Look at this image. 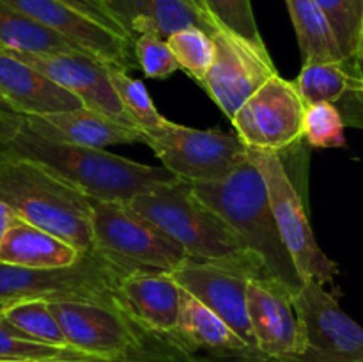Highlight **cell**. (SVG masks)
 <instances>
[{"instance_id": "d590c367", "label": "cell", "mask_w": 363, "mask_h": 362, "mask_svg": "<svg viewBox=\"0 0 363 362\" xmlns=\"http://www.w3.org/2000/svg\"><path fill=\"white\" fill-rule=\"evenodd\" d=\"M21 124V116L16 112H0V148L16 133Z\"/></svg>"}, {"instance_id": "277c9868", "label": "cell", "mask_w": 363, "mask_h": 362, "mask_svg": "<svg viewBox=\"0 0 363 362\" xmlns=\"http://www.w3.org/2000/svg\"><path fill=\"white\" fill-rule=\"evenodd\" d=\"M131 206L165 231L188 259L227 263L247 256L248 248L236 231L197 197L194 185L172 180L130 199Z\"/></svg>"}, {"instance_id": "7c38bea8", "label": "cell", "mask_w": 363, "mask_h": 362, "mask_svg": "<svg viewBox=\"0 0 363 362\" xmlns=\"http://www.w3.org/2000/svg\"><path fill=\"white\" fill-rule=\"evenodd\" d=\"M305 109L294 80L279 73L243 103L230 123L248 149L282 153L303 141Z\"/></svg>"}, {"instance_id": "e0dca14e", "label": "cell", "mask_w": 363, "mask_h": 362, "mask_svg": "<svg viewBox=\"0 0 363 362\" xmlns=\"http://www.w3.org/2000/svg\"><path fill=\"white\" fill-rule=\"evenodd\" d=\"M181 295L183 290L169 272H133L117 283L113 305L144 330L174 334Z\"/></svg>"}, {"instance_id": "ee69618b", "label": "cell", "mask_w": 363, "mask_h": 362, "mask_svg": "<svg viewBox=\"0 0 363 362\" xmlns=\"http://www.w3.org/2000/svg\"><path fill=\"white\" fill-rule=\"evenodd\" d=\"M28 362H30V361H28Z\"/></svg>"}, {"instance_id": "f1b7e54d", "label": "cell", "mask_w": 363, "mask_h": 362, "mask_svg": "<svg viewBox=\"0 0 363 362\" xmlns=\"http://www.w3.org/2000/svg\"><path fill=\"white\" fill-rule=\"evenodd\" d=\"M46 358H91L73 348L38 343L0 318V362H28Z\"/></svg>"}, {"instance_id": "9a60e30c", "label": "cell", "mask_w": 363, "mask_h": 362, "mask_svg": "<svg viewBox=\"0 0 363 362\" xmlns=\"http://www.w3.org/2000/svg\"><path fill=\"white\" fill-rule=\"evenodd\" d=\"M23 16L59 32L103 62L130 71L137 66L133 41L85 16L62 0H0Z\"/></svg>"}, {"instance_id": "f35d334b", "label": "cell", "mask_w": 363, "mask_h": 362, "mask_svg": "<svg viewBox=\"0 0 363 362\" xmlns=\"http://www.w3.org/2000/svg\"><path fill=\"white\" fill-rule=\"evenodd\" d=\"M188 2H190V4H191V6H194V7H195V9H197V11H199V13H202V14H204V16H206V18H209V20H211V21H213V18H211V16H209L208 9H206V6H204V0H188Z\"/></svg>"}, {"instance_id": "484cf974", "label": "cell", "mask_w": 363, "mask_h": 362, "mask_svg": "<svg viewBox=\"0 0 363 362\" xmlns=\"http://www.w3.org/2000/svg\"><path fill=\"white\" fill-rule=\"evenodd\" d=\"M0 318L6 319L9 325L30 337L32 341L52 344V346L71 348L48 300L34 298V300H20L14 304L2 305Z\"/></svg>"}, {"instance_id": "d4e9b609", "label": "cell", "mask_w": 363, "mask_h": 362, "mask_svg": "<svg viewBox=\"0 0 363 362\" xmlns=\"http://www.w3.org/2000/svg\"><path fill=\"white\" fill-rule=\"evenodd\" d=\"M0 48L9 52L52 53V52H85L71 39L59 32L23 16L18 11L0 2ZM92 55V53H91Z\"/></svg>"}, {"instance_id": "3957f363", "label": "cell", "mask_w": 363, "mask_h": 362, "mask_svg": "<svg viewBox=\"0 0 363 362\" xmlns=\"http://www.w3.org/2000/svg\"><path fill=\"white\" fill-rule=\"evenodd\" d=\"M194 190L234 231L245 247L261 258L273 279L298 293L305 280L280 236L264 177L254 162L245 160L229 177L194 185Z\"/></svg>"}, {"instance_id": "5bb4252c", "label": "cell", "mask_w": 363, "mask_h": 362, "mask_svg": "<svg viewBox=\"0 0 363 362\" xmlns=\"http://www.w3.org/2000/svg\"><path fill=\"white\" fill-rule=\"evenodd\" d=\"M11 53L48 77L57 85L66 89L67 92L77 96L87 109L98 110L113 119L133 124L110 80L108 64L103 62L98 57L85 52Z\"/></svg>"}, {"instance_id": "603a6c76", "label": "cell", "mask_w": 363, "mask_h": 362, "mask_svg": "<svg viewBox=\"0 0 363 362\" xmlns=\"http://www.w3.org/2000/svg\"><path fill=\"white\" fill-rule=\"evenodd\" d=\"M174 336L191 353L225 355L250 348L215 311L184 290Z\"/></svg>"}, {"instance_id": "8d00e7d4", "label": "cell", "mask_w": 363, "mask_h": 362, "mask_svg": "<svg viewBox=\"0 0 363 362\" xmlns=\"http://www.w3.org/2000/svg\"><path fill=\"white\" fill-rule=\"evenodd\" d=\"M16 220H20V216L16 215L13 208L9 204H6L4 201H0V240L6 234V231L13 226Z\"/></svg>"}, {"instance_id": "4316f807", "label": "cell", "mask_w": 363, "mask_h": 362, "mask_svg": "<svg viewBox=\"0 0 363 362\" xmlns=\"http://www.w3.org/2000/svg\"><path fill=\"white\" fill-rule=\"evenodd\" d=\"M108 75L124 110L135 126L140 128L142 131H151L169 121L158 112L144 82L130 77L126 70L113 64H108Z\"/></svg>"}, {"instance_id": "1f68e13d", "label": "cell", "mask_w": 363, "mask_h": 362, "mask_svg": "<svg viewBox=\"0 0 363 362\" xmlns=\"http://www.w3.org/2000/svg\"><path fill=\"white\" fill-rule=\"evenodd\" d=\"M204 6L218 27L229 28L254 45L266 46L259 32L252 0H204Z\"/></svg>"}, {"instance_id": "b9f144b4", "label": "cell", "mask_w": 363, "mask_h": 362, "mask_svg": "<svg viewBox=\"0 0 363 362\" xmlns=\"http://www.w3.org/2000/svg\"><path fill=\"white\" fill-rule=\"evenodd\" d=\"M363 57V31H362V39H360V48H358V59Z\"/></svg>"}, {"instance_id": "44dd1931", "label": "cell", "mask_w": 363, "mask_h": 362, "mask_svg": "<svg viewBox=\"0 0 363 362\" xmlns=\"http://www.w3.org/2000/svg\"><path fill=\"white\" fill-rule=\"evenodd\" d=\"M82 252L62 238L16 220L0 240V265L25 268H62L80 261Z\"/></svg>"}, {"instance_id": "7a4b0ae2", "label": "cell", "mask_w": 363, "mask_h": 362, "mask_svg": "<svg viewBox=\"0 0 363 362\" xmlns=\"http://www.w3.org/2000/svg\"><path fill=\"white\" fill-rule=\"evenodd\" d=\"M0 201L82 254L92 252V201L43 163L0 149Z\"/></svg>"}, {"instance_id": "5b68a950", "label": "cell", "mask_w": 363, "mask_h": 362, "mask_svg": "<svg viewBox=\"0 0 363 362\" xmlns=\"http://www.w3.org/2000/svg\"><path fill=\"white\" fill-rule=\"evenodd\" d=\"M92 252L119 273L174 272L186 252L130 201H92Z\"/></svg>"}, {"instance_id": "ba28073f", "label": "cell", "mask_w": 363, "mask_h": 362, "mask_svg": "<svg viewBox=\"0 0 363 362\" xmlns=\"http://www.w3.org/2000/svg\"><path fill=\"white\" fill-rule=\"evenodd\" d=\"M248 156L264 177L280 236L301 279L305 283L307 280H318L321 284L333 283L339 273V266L318 245L305 212L303 199L287 172L282 155L275 151L248 149Z\"/></svg>"}, {"instance_id": "8992f818", "label": "cell", "mask_w": 363, "mask_h": 362, "mask_svg": "<svg viewBox=\"0 0 363 362\" xmlns=\"http://www.w3.org/2000/svg\"><path fill=\"white\" fill-rule=\"evenodd\" d=\"M142 144L155 151L162 167L172 176L191 185L225 180L248 160V148L238 135L197 130L172 121L156 130L142 131Z\"/></svg>"}, {"instance_id": "836d02e7", "label": "cell", "mask_w": 363, "mask_h": 362, "mask_svg": "<svg viewBox=\"0 0 363 362\" xmlns=\"http://www.w3.org/2000/svg\"><path fill=\"white\" fill-rule=\"evenodd\" d=\"M62 2L71 6L73 9L80 11L85 16L92 18V20L98 21V23L105 25L106 28L117 32V34L123 35V38H128L133 41V38H131L128 28L123 25V21L117 18V14L113 13L103 0H62Z\"/></svg>"}, {"instance_id": "60d3db41", "label": "cell", "mask_w": 363, "mask_h": 362, "mask_svg": "<svg viewBox=\"0 0 363 362\" xmlns=\"http://www.w3.org/2000/svg\"><path fill=\"white\" fill-rule=\"evenodd\" d=\"M103 2H105V4H106V6H108V7H110V9H112V11H113V7H116V6H117V4H119V2H121V0H103Z\"/></svg>"}, {"instance_id": "d6986e66", "label": "cell", "mask_w": 363, "mask_h": 362, "mask_svg": "<svg viewBox=\"0 0 363 362\" xmlns=\"http://www.w3.org/2000/svg\"><path fill=\"white\" fill-rule=\"evenodd\" d=\"M21 119L35 133L85 148L105 149L108 146L142 142L140 128L87 106L46 116H21Z\"/></svg>"}, {"instance_id": "f546056e", "label": "cell", "mask_w": 363, "mask_h": 362, "mask_svg": "<svg viewBox=\"0 0 363 362\" xmlns=\"http://www.w3.org/2000/svg\"><path fill=\"white\" fill-rule=\"evenodd\" d=\"M328 18L344 57H358L363 31V0H315Z\"/></svg>"}, {"instance_id": "d6a6232c", "label": "cell", "mask_w": 363, "mask_h": 362, "mask_svg": "<svg viewBox=\"0 0 363 362\" xmlns=\"http://www.w3.org/2000/svg\"><path fill=\"white\" fill-rule=\"evenodd\" d=\"M133 52L138 70L147 78H169L181 70L169 43L156 32H144L133 39Z\"/></svg>"}, {"instance_id": "ac0fdd59", "label": "cell", "mask_w": 363, "mask_h": 362, "mask_svg": "<svg viewBox=\"0 0 363 362\" xmlns=\"http://www.w3.org/2000/svg\"><path fill=\"white\" fill-rule=\"evenodd\" d=\"M305 106L332 103L344 124L363 130V75L358 57L337 62L303 64L294 80Z\"/></svg>"}, {"instance_id": "e575fe53", "label": "cell", "mask_w": 363, "mask_h": 362, "mask_svg": "<svg viewBox=\"0 0 363 362\" xmlns=\"http://www.w3.org/2000/svg\"><path fill=\"white\" fill-rule=\"evenodd\" d=\"M194 362H282L279 358L268 357V355L261 353L259 350L248 348L243 351H234V353L225 355H208V357H195Z\"/></svg>"}, {"instance_id": "cb8c5ba5", "label": "cell", "mask_w": 363, "mask_h": 362, "mask_svg": "<svg viewBox=\"0 0 363 362\" xmlns=\"http://www.w3.org/2000/svg\"><path fill=\"white\" fill-rule=\"evenodd\" d=\"M303 64L337 62L346 59L315 0H286Z\"/></svg>"}, {"instance_id": "74e56055", "label": "cell", "mask_w": 363, "mask_h": 362, "mask_svg": "<svg viewBox=\"0 0 363 362\" xmlns=\"http://www.w3.org/2000/svg\"><path fill=\"white\" fill-rule=\"evenodd\" d=\"M30 362H105L96 358H46V361H30Z\"/></svg>"}, {"instance_id": "83f0119b", "label": "cell", "mask_w": 363, "mask_h": 362, "mask_svg": "<svg viewBox=\"0 0 363 362\" xmlns=\"http://www.w3.org/2000/svg\"><path fill=\"white\" fill-rule=\"evenodd\" d=\"M167 43L181 70L201 85L215 60L213 35L201 27H186L170 34Z\"/></svg>"}, {"instance_id": "52a82bcc", "label": "cell", "mask_w": 363, "mask_h": 362, "mask_svg": "<svg viewBox=\"0 0 363 362\" xmlns=\"http://www.w3.org/2000/svg\"><path fill=\"white\" fill-rule=\"evenodd\" d=\"M123 273L94 252L71 266L25 268L0 265V307L20 300L99 302L113 305V290Z\"/></svg>"}, {"instance_id": "4fadbf2b", "label": "cell", "mask_w": 363, "mask_h": 362, "mask_svg": "<svg viewBox=\"0 0 363 362\" xmlns=\"http://www.w3.org/2000/svg\"><path fill=\"white\" fill-rule=\"evenodd\" d=\"M211 35L215 41V60L201 87L227 119L233 121L243 103L279 71L266 46L254 45L223 27L216 28Z\"/></svg>"}, {"instance_id": "30bf717a", "label": "cell", "mask_w": 363, "mask_h": 362, "mask_svg": "<svg viewBox=\"0 0 363 362\" xmlns=\"http://www.w3.org/2000/svg\"><path fill=\"white\" fill-rule=\"evenodd\" d=\"M177 284L215 311L245 343L255 350L254 332L248 318L247 290L252 277H272L254 252L236 261L199 263L186 259L170 272Z\"/></svg>"}, {"instance_id": "6da1fadb", "label": "cell", "mask_w": 363, "mask_h": 362, "mask_svg": "<svg viewBox=\"0 0 363 362\" xmlns=\"http://www.w3.org/2000/svg\"><path fill=\"white\" fill-rule=\"evenodd\" d=\"M0 149L43 163L91 201H130L176 180L165 167L145 165L105 149L53 141L25 126L23 119L16 133Z\"/></svg>"}, {"instance_id": "7bdbcfd3", "label": "cell", "mask_w": 363, "mask_h": 362, "mask_svg": "<svg viewBox=\"0 0 363 362\" xmlns=\"http://www.w3.org/2000/svg\"><path fill=\"white\" fill-rule=\"evenodd\" d=\"M358 62H360V70H362V75H363V57H362V59H358Z\"/></svg>"}, {"instance_id": "7402d4cb", "label": "cell", "mask_w": 363, "mask_h": 362, "mask_svg": "<svg viewBox=\"0 0 363 362\" xmlns=\"http://www.w3.org/2000/svg\"><path fill=\"white\" fill-rule=\"evenodd\" d=\"M113 13L133 39L144 32H156L167 39L186 27H201L209 34L218 28L188 0H121Z\"/></svg>"}, {"instance_id": "2e32d148", "label": "cell", "mask_w": 363, "mask_h": 362, "mask_svg": "<svg viewBox=\"0 0 363 362\" xmlns=\"http://www.w3.org/2000/svg\"><path fill=\"white\" fill-rule=\"evenodd\" d=\"M294 297L296 293L273 277H252L247 305L255 350L273 358L300 353L301 329Z\"/></svg>"}, {"instance_id": "8fae6325", "label": "cell", "mask_w": 363, "mask_h": 362, "mask_svg": "<svg viewBox=\"0 0 363 362\" xmlns=\"http://www.w3.org/2000/svg\"><path fill=\"white\" fill-rule=\"evenodd\" d=\"M67 344L96 361L116 362L140 350L149 330L116 305L99 302H50Z\"/></svg>"}, {"instance_id": "ab89813d", "label": "cell", "mask_w": 363, "mask_h": 362, "mask_svg": "<svg viewBox=\"0 0 363 362\" xmlns=\"http://www.w3.org/2000/svg\"><path fill=\"white\" fill-rule=\"evenodd\" d=\"M0 112H13V110H11L9 106H7V103L4 102V96H2V92H0Z\"/></svg>"}, {"instance_id": "ffe728a7", "label": "cell", "mask_w": 363, "mask_h": 362, "mask_svg": "<svg viewBox=\"0 0 363 362\" xmlns=\"http://www.w3.org/2000/svg\"><path fill=\"white\" fill-rule=\"evenodd\" d=\"M0 92L7 106L20 116H46L84 106L77 96L4 48H0Z\"/></svg>"}, {"instance_id": "9c48e42d", "label": "cell", "mask_w": 363, "mask_h": 362, "mask_svg": "<svg viewBox=\"0 0 363 362\" xmlns=\"http://www.w3.org/2000/svg\"><path fill=\"white\" fill-rule=\"evenodd\" d=\"M301 351L282 362H363V327L344 312L325 284L307 280L294 297Z\"/></svg>"}, {"instance_id": "4dcf8cb0", "label": "cell", "mask_w": 363, "mask_h": 362, "mask_svg": "<svg viewBox=\"0 0 363 362\" xmlns=\"http://www.w3.org/2000/svg\"><path fill=\"white\" fill-rule=\"evenodd\" d=\"M303 141L312 148L346 146V124L332 103H315L305 109Z\"/></svg>"}]
</instances>
